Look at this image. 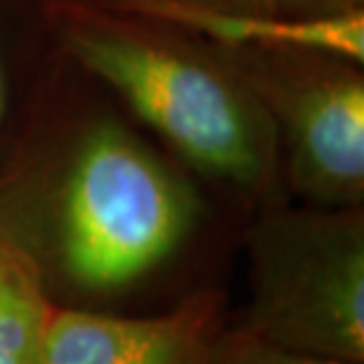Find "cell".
I'll return each mask as SVG.
<instances>
[{"instance_id": "1", "label": "cell", "mask_w": 364, "mask_h": 364, "mask_svg": "<svg viewBox=\"0 0 364 364\" xmlns=\"http://www.w3.org/2000/svg\"><path fill=\"white\" fill-rule=\"evenodd\" d=\"M55 14L69 55L194 168L256 196L277 187L274 123L228 53L69 0Z\"/></svg>"}, {"instance_id": "2", "label": "cell", "mask_w": 364, "mask_h": 364, "mask_svg": "<svg viewBox=\"0 0 364 364\" xmlns=\"http://www.w3.org/2000/svg\"><path fill=\"white\" fill-rule=\"evenodd\" d=\"M194 218L187 182L119 121H97L62 180L60 265L78 289L114 294L171 258Z\"/></svg>"}, {"instance_id": "3", "label": "cell", "mask_w": 364, "mask_h": 364, "mask_svg": "<svg viewBox=\"0 0 364 364\" xmlns=\"http://www.w3.org/2000/svg\"><path fill=\"white\" fill-rule=\"evenodd\" d=\"M244 324L289 350L364 362V215L360 208H267L253 225Z\"/></svg>"}, {"instance_id": "4", "label": "cell", "mask_w": 364, "mask_h": 364, "mask_svg": "<svg viewBox=\"0 0 364 364\" xmlns=\"http://www.w3.org/2000/svg\"><path fill=\"white\" fill-rule=\"evenodd\" d=\"M225 53V50H223ZM279 137L282 176L312 206L360 208L364 196L362 64L310 50L228 53Z\"/></svg>"}, {"instance_id": "5", "label": "cell", "mask_w": 364, "mask_h": 364, "mask_svg": "<svg viewBox=\"0 0 364 364\" xmlns=\"http://www.w3.org/2000/svg\"><path fill=\"white\" fill-rule=\"evenodd\" d=\"M220 315L215 291L151 317L53 308L38 364H201L223 329Z\"/></svg>"}, {"instance_id": "6", "label": "cell", "mask_w": 364, "mask_h": 364, "mask_svg": "<svg viewBox=\"0 0 364 364\" xmlns=\"http://www.w3.org/2000/svg\"><path fill=\"white\" fill-rule=\"evenodd\" d=\"M92 10L121 14L173 33H192L225 53L244 50H310L364 62V10L333 17L244 14L189 0H69Z\"/></svg>"}, {"instance_id": "7", "label": "cell", "mask_w": 364, "mask_h": 364, "mask_svg": "<svg viewBox=\"0 0 364 364\" xmlns=\"http://www.w3.org/2000/svg\"><path fill=\"white\" fill-rule=\"evenodd\" d=\"M53 308L31 244L0 218V364H38Z\"/></svg>"}, {"instance_id": "8", "label": "cell", "mask_w": 364, "mask_h": 364, "mask_svg": "<svg viewBox=\"0 0 364 364\" xmlns=\"http://www.w3.org/2000/svg\"><path fill=\"white\" fill-rule=\"evenodd\" d=\"M201 364H350L331 358H317L274 346L270 341L256 336L246 326L220 329L210 341Z\"/></svg>"}, {"instance_id": "9", "label": "cell", "mask_w": 364, "mask_h": 364, "mask_svg": "<svg viewBox=\"0 0 364 364\" xmlns=\"http://www.w3.org/2000/svg\"><path fill=\"white\" fill-rule=\"evenodd\" d=\"M277 12L289 17H333L360 12L364 0H274Z\"/></svg>"}, {"instance_id": "10", "label": "cell", "mask_w": 364, "mask_h": 364, "mask_svg": "<svg viewBox=\"0 0 364 364\" xmlns=\"http://www.w3.org/2000/svg\"><path fill=\"white\" fill-rule=\"evenodd\" d=\"M189 3L215 5L223 7V10L244 12V14H279L274 0H189Z\"/></svg>"}, {"instance_id": "11", "label": "cell", "mask_w": 364, "mask_h": 364, "mask_svg": "<svg viewBox=\"0 0 364 364\" xmlns=\"http://www.w3.org/2000/svg\"><path fill=\"white\" fill-rule=\"evenodd\" d=\"M5 102H7V88H5V71L0 64V126H3V116H5Z\"/></svg>"}]
</instances>
